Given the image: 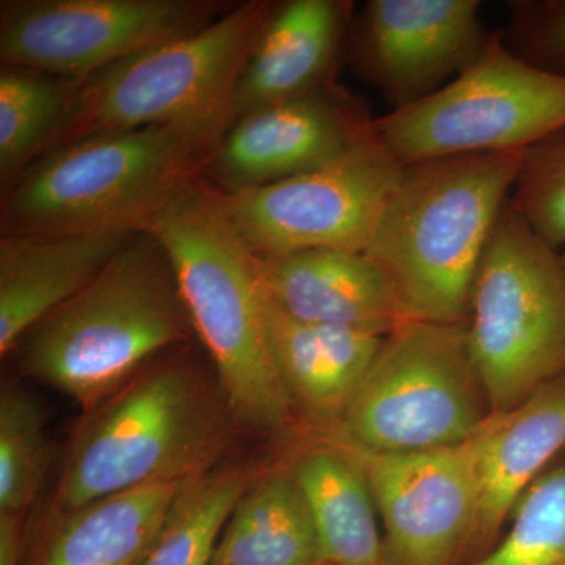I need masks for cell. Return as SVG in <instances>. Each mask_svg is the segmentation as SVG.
Returning a JSON list of instances; mask_svg holds the SVG:
<instances>
[{
  "label": "cell",
  "mask_w": 565,
  "mask_h": 565,
  "mask_svg": "<svg viewBox=\"0 0 565 565\" xmlns=\"http://www.w3.org/2000/svg\"><path fill=\"white\" fill-rule=\"evenodd\" d=\"M327 441L343 449L370 484L384 525L385 565H459L467 557L478 509L475 435L449 448L404 455Z\"/></svg>",
  "instance_id": "obj_12"
},
{
  "label": "cell",
  "mask_w": 565,
  "mask_h": 565,
  "mask_svg": "<svg viewBox=\"0 0 565 565\" xmlns=\"http://www.w3.org/2000/svg\"><path fill=\"white\" fill-rule=\"evenodd\" d=\"M511 203L542 239L565 248V128L527 148Z\"/></svg>",
  "instance_id": "obj_27"
},
{
  "label": "cell",
  "mask_w": 565,
  "mask_h": 565,
  "mask_svg": "<svg viewBox=\"0 0 565 565\" xmlns=\"http://www.w3.org/2000/svg\"><path fill=\"white\" fill-rule=\"evenodd\" d=\"M255 263L266 296L299 321L375 337L411 322L385 275L363 253L319 248Z\"/></svg>",
  "instance_id": "obj_15"
},
{
  "label": "cell",
  "mask_w": 565,
  "mask_h": 565,
  "mask_svg": "<svg viewBox=\"0 0 565 565\" xmlns=\"http://www.w3.org/2000/svg\"><path fill=\"white\" fill-rule=\"evenodd\" d=\"M226 118L98 134L47 152L3 191L6 234L139 233L206 174Z\"/></svg>",
  "instance_id": "obj_5"
},
{
  "label": "cell",
  "mask_w": 565,
  "mask_h": 565,
  "mask_svg": "<svg viewBox=\"0 0 565 565\" xmlns=\"http://www.w3.org/2000/svg\"><path fill=\"white\" fill-rule=\"evenodd\" d=\"M525 152L403 167L363 255L385 275L411 321L468 323L482 253Z\"/></svg>",
  "instance_id": "obj_3"
},
{
  "label": "cell",
  "mask_w": 565,
  "mask_h": 565,
  "mask_svg": "<svg viewBox=\"0 0 565 565\" xmlns=\"http://www.w3.org/2000/svg\"><path fill=\"white\" fill-rule=\"evenodd\" d=\"M561 259H563L564 269H565V248H563V250H561Z\"/></svg>",
  "instance_id": "obj_30"
},
{
  "label": "cell",
  "mask_w": 565,
  "mask_h": 565,
  "mask_svg": "<svg viewBox=\"0 0 565 565\" xmlns=\"http://www.w3.org/2000/svg\"><path fill=\"white\" fill-rule=\"evenodd\" d=\"M182 484L156 482L110 494L41 523L24 565L143 564Z\"/></svg>",
  "instance_id": "obj_20"
},
{
  "label": "cell",
  "mask_w": 565,
  "mask_h": 565,
  "mask_svg": "<svg viewBox=\"0 0 565 565\" xmlns=\"http://www.w3.org/2000/svg\"><path fill=\"white\" fill-rule=\"evenodd\" d=\"M28 555V535L22 516L0 512V565H24Z\"/></svg>",
  "instance_id": "obj_29"
},
{
  "label": "cell",
  "mask_w": 565,
  "mask_h": 565,
  "mask_svg": "<svg viewBox=\"0 0 565 565\" xmlns=\"http://www.w3.org/2000/svg\"><path fill=\"white\" fill-rule=\"evenodd\" d=\"M263 310L270 359L294 418H302L321 437L332 434L343 422L385 337L299 321L264 291Z\"/></svg>",
  "instance_id": "obj_17"
},
{
  "label": "cell",
  "mask_w": 565,
  "mask_h": 565,
  "mask_svg": "<svg viewBox=\"0 0 565 565\" xmlns=\"http://www.w3.org/2000/svg\"><path fill=\"white\" fill-rule=\"evenodd\" d=\"M348 11L349 3L338 0H291L275 6L237 81L230 107L232 122L326 87Z\"/></svg>",
  "instance_id": "obj_19"
},
{
  "label": "cell",
  "mask_w": 565,
  "mask_h": 565,
  "mask_svg": "<svg viewBox=\"0 0 565 565\" xmlns=\"http://www.w3.org/2000/svg\"><path fill=\"white\" fill-rule=\"evenodd\" d=\"M565 128V73L542 68L490 35L459 76L373 120L401 166L449 156L525 151Z\"/></svg>",
  "instance_id": "obj_9"
},
{
  "label": "cell",
  "mask_w": 565,
  "mask_h": 565,
  "mask_svg": "<svg viewBox=\"0 0 565 565\" xmlns=\"http://www.w3.org/2000/svg\"><path fill=\"white\" fill-rule=\"evenodd\" d=\"M403 166L375 139L289 180L223 192V211L255 258L333 248L363 253Z\"/></svg>",
  "instance_id": "obj_10"
},
{
  "label": "cell",
  "mask_w": 565,
  "mask_h": 565,
  "mask_svg": "<svg viewBox=\"0 0 565 565\" xmlns=\"http://www.w3.org/2000/svg\"><path fill=\"white\" fill-rule=\"evenodd\" d=\"M520 29L531 55L527 61L565 73V0L525 3Z\"/></svg>",
  "instance_id": "obj_28"
},
{
  "label": "cell",
  "mask_w": 565,
  "mask_h": 565,
  "mask_svg": "<svg viewBox=\"0 0 565 565\" xmlns=\"http://www.w3.org/2000/svg\"><path fill=\"white\" fill-rule=\"evenodd\" d=\"M82 79L3 66L0 73V177L9 189L54 147Z\"/></svg>",
  "instance_id": "obj_23"
},
{
  "label": "cell",
  "mask_w": 565,
  "mask_h": 565,
  "mask_svg": "<svg viewBox=\"0 0 565 565\" xmlns=\"http://www.w3.org/2000/svg\"><path fill=\"white\" fill-rule=\"evenodd\" d=\"M210 565H329L291 465L253 478L218 535Z\"/></svg>",
  "instance_id": "obj_21"
},
{
  "label": "cell",
  "mask_w": 565,
  "mask_h": 565,
  "mask_svg": "<svg viewBox=\"0 0 565 565\" xmlns=\"http://www.w3.org/2000/svg\"><path fill=\"white\" fill-rule=\"evenodd\" d=\"M478 509L467 557L498 542L523 493L565 448V374L504 414H490L475 434Z\"/></svg>",
  "instance_id": "obj_16"
},
{
  "label": "cell",
  "mask_w": 565,
  "mask_h": 565,
  "mask_svg": "<svg viewBox=\"0 0 565 565\" xmlns=\"http://www.w3.org/2000/svg\"><path fill=\"white\" fill-rule=\"evenodd\" d=\"M468 344L490 414L512 411L565 374L561 252L527 225L511 196L476 274Z\"/></svg>",
  "instance_id": "obj_7"
},
{
  "label": "cell",
  "mask_w": 565,
  "mask_h": 565,
  "mask_svg": "<svg viewBox=\"0 0 565 565\" xmlns=\"http://www.w3.org/2000/svg\"><path fill=\"white\" fill-rule=\"evenodd\" d=\"M255 476L247 465L221 463L184 482L141 565H210L226 520Z\"/></svg>",
  "instance_id": "obj_24"
},
{
  "label": "cell",
  "mask_w": 565,
  "mask_h": 565,
  "mask_svg": "<svg viewBox=\"0 0 565 565\" xmlns=\"http://www.w3.org/2000/svg\"><path fill=\"white\" fill-rule=\"evenodd\" d=\"M222 0H3L0 61L87 79L163 41L206 28Z\"/></svg>",
  "instance_id": "obj_11"
},
{
  "label": "cell",
  "mask_w": 565,
  "mask_h": 565,
  "mask_svg": "<svg viewBox=\"0 0 565 565\" xmlns=\"http://www.w3.org/2000/svg\"><path fill=\"white\" fill-rule=\"evenodd\" d=\"M141 232L172 262L193 333L237 427L285 433L294 415L267 345L255 256L226 217L217 188L204 177L189 182Z\"/></svg>",
  "instance_id": "obj_4"
},
{
  "label": "cell",
  "mask_w": 565,
  "mask_h": 565,
  "mask_svg": "<svg viewBox=\"0 0 565 565\" xmlns=\"http://www.w3.org/2000/svg\"><path fill=\"white\" fill-rule=\"evenodd\" d=\"M193 338L169 255L139 232L11 353L24 377L65 394L87 415L152 360Z\"/></svg>",
  "instance_id": "obj_2"
},
{
  "label": "cell",
  "mask_w": 565,
  "mask_h": 565,
  "mask_svg": "<svg viewBox=\"0 0 565 565\" xmlns=\"http://www.w3.org/2000/svg\"><path fill=\"white\" fill-rule=\"evenodd\" d=\"M237 429L217 375L188 353H163L85 415L44 522L110 494L206 473Z\"/></svg>",
  "instance_id": "obj_1"
},
{
  "label": "cell",
  "mask_w": 565,
  "mask_h": 565,
  "mask_svg": "<svg viewBox=\"0 0 565 565\" xmlns=\"http://www.w3.org/2000/svg\"><path fill=\"white\" fill-rule=\"evenodd\" d=\"M329 565H385L370 484L343 449L321 440L291 463Z\"/></svg>",
  "instance_id": "obj_22"
},
{
  "label": "cell",
  "mask_w": 565,
  "mask_h": 565,
  "mask_svg": "<svg viewBox=\"0 0 565 565\" xmlns=\"http://www.w3.org/2000/svg\"><path fill=\"white\" fill-rule=\"evenodd\" d=\"M275 3H234L178 39L82 79L51 151L98 134L230 117L237 81ZM50 151V152H51Z\"/></svg>",
  "instance_id": "obj_6"
},
{
  "label": "cell",
  "mask_w": 565,
  "mask_h": 565,
  "mask_svg": "<svg viewBox=\"0 0 565 565\" xmlns=\"http://www.w3.org/2000/svg\"><path fill=\"white\" fill-rule=\"evenodd\" d=\"M476 0H373L360 25V57L396 107L418 102L459 76L487 40Z\"/></svg>",
  "instance_id": "obj_14"
},
{
  "label": "cell",
  "mask_w": 565,
  "mask_h": 565,
  "mask_svg": "<svg viewBox=\"0 0 565 565\" xmlns=\"http://www.w3.org/2000/svg\"><path fill=\"white\" fill-rule=\"evenodd\" d=\"M371 121L327 87L263 107L230 125L204 177L233 192L313 172L351 150Z\"/></svg>",
  "instance_id": "obj_13"
},
{
  "label": "cell",
  "mask_w": 565,
  "mask_h": 565,
  "mask_svg": "<svg viewBox=\"0 0 565 565\" xmlns=\"http://www.w3.org/2000/svg\"><path fill=\"white\" fill-rule=\"evenodd\" d=\"M501 541L468 565H565V462L523 493Z\"/></svg>",
  "instance_id": "obj_26"
},
{
  "label": "cell",
  "mask_w": 565,
  "mask_h": 565,
  "mask_svg": "<svg viewBox=\"0 0 565 565\" xmlns=\"http://www.w3.org/2000/svg\"><path fill=\"white\" fill-rule=\"evenodd\" d=\"M44 405L24 386L0 393V512L24 515L39 497L51 463Z\"/></svg>",
  "instance_id": "obj_25"
},
{
  "label": "cell",
  "mask_w": 565,
  "mask_h": 565,
  "mask_svg": "<svg viewBox=\"0 0 565 565\" xmlns=\"http://www.w3.org/2000/svg\"><path fill=\"white\" fill-rule=\"evenodd\" d=\"M490 416L468 323L411 321L385 337L359 393L321 438L384 455L463 444Z\"/></svg>",
  "instance_id": "obj_8"
},
{
  "label": "cell",
  "mask_w": 565,
  "mask_h": 565,
  "mask_svg": "<svg viewBox=\"0 0 565 565\" xmlns=\"http://www.w3.org/2000/svg\"><path fill=\"white\" fill-rule=\"evenodd\" d=\"M136 233L0 237V353L11 355L44 316L84 289Z\"/></svg>",
  "instance_id": "obj_18"
}]
</instances>
